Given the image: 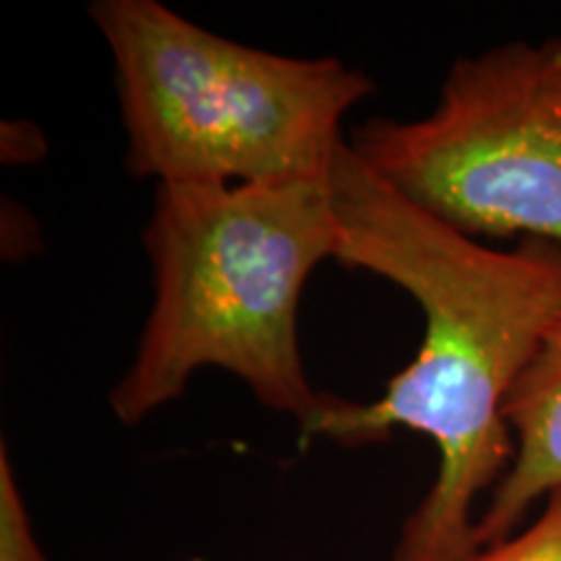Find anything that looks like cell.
Listing matches in <instances>:
<instances>
[{"mask_svg": "<svg viewBox=\"0 0 561 561\" xmlns=\"http://www.w3.org/2000/svg\"><path fill=\"white\" fill-rule=\"evenodd\" d=\"M341 240L335 261L369 271L416 301L424 339L382 398L325 396L301 439L359 447L392 430L437 447L432 489L405 517L392 561H466L476 523L510 471L515 439L504 405L561 314V244L496 250L396 195L346 144L331 170Z\"/></svg>", "mask_w": 561, "mask_h": 561, "instance_id": "cell-1", "label": "cell"}, {"mask_svg": "<svg viewBox=\"0 0 561 561\" xmlns=\"http://www.w3.org/2000/svg\"><path fill=\"white\" fill-rule=\"evenodd\" d=\"M341 240L331 174L273 185H157L144 244L153 301L136 356L110 392L125 426L224 369L301 426L325 401L299 346V305Z\"/></svg>", "mask_w": 561, "mask_h": 561, "instance_id": "cell-2", "label": "cell"}, {"mask_svg": "<svg viewBox=\"0 0 561 561\" xmlns=\"http://www.w3.org/2000/svg\"><path fill=\"white\" fill-rule=\"evenodd\" d=\"M89 13L115 62L125 167L157 185L328 178L343 117L375 91L339 58L257 50L159 0H96Z\"/></svg>", "mask_w": 561, "mask_h": 561, "instance_id": "cell-3", "label": "cell"}, {"mask_svg": "<svg viewBox=\"0 0 561 561\" xmlns=\"http://www.w3.org/2000/svg\"><path fill=\"white\" fill-rule=\"evenodd\" d=\"M348 146L392 193L471 240L561 244V39L458 58L430 115L377 117Z\"/></svg>", "mask_w": 561, "mask_h": 561, "instance_id": "cell-4", "label": "cell"}, {"mask_svg": "<svg viewBox=\"0 0 561 561\" xmlns=\"http://www.w3.org/2000/svg\"><path fill=\"white\" fill-rule=\"evenodd\" d=\"M504 419L515 455L481 507L476 551L520 530L528 512L561 489V314L512 388Z\"/></svg>", "mask_w": 561, "mask_h": 561, "instance_id": "cell-5", "label": "cell"}, {"mask_svg": "<svg viewBox=\"0 0 561 561\" xmlns=\"http://www.w3.org/2000/svg\"><path fill=\"white\" fill-rule=\"evenodd\" d=\"M0 561H50L34 533L5 442H0Z\"/></svg>", "mask_w": 561, "mask_h": 561, "instance_id": "cell-6", "label": "cell"}, {"mask_svg": "<svg viewBox=\"0 0 561 561\" xmlns=\"http://www.w3.org/2000/svg\"><path fill=\"white\" fill-rule=\"evenodd\" d=\"M466 561H561V489L543 502L528 528L515 530Z\"/></svg>", "mask_w": 561, "mask_h": 561, "instance_id": "cell-7", "label": "cell"}]
</instances>
